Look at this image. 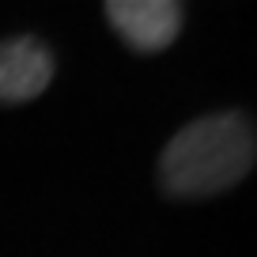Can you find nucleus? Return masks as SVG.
<instances>
[{"instance_id":"obj_2","label":"nucleus","mask_w":257,"mask_h":257,"mask_svg":"<svg viewBox=\"0 0 257 257\" xmlns=\"http://www.w3.org/2000/svg\"><path fill=\"white\" fill-rule=\"evenodd\" d=\"M185 8L174 0H110L106 19L110 27L137 49V53H163L182 34Z\"/></svg>"},{"instance_id":"obj_3","label":"nucleus","mask_w":257,"mask_h":257,"mask_svg":"<svg viewBox=\"0 0 257 257\" xmlns=\"http://www.w3.org/2000/svg\"><path fill=\"white\" fill-rule=\"evenodd\" d=\"M53 80V53L42 38L19 34L0 42V106L38 98Z\"/></svg>"},{"instance_id":"obj_1","label":"nucleus","mask_w":257,"mask_h":257,"mask_svg":"<svg viewBox=\"0 0 257 257\" xmlns=\"http://www.w3.org/2000/svg\"><path fill=\"white\" fill-rule=\"evenodd\" d=\"M253 121L238 110L204 113L178 128L159 155V185L170 197H216L253 170Z\"/></svg>"}]
</instances>
